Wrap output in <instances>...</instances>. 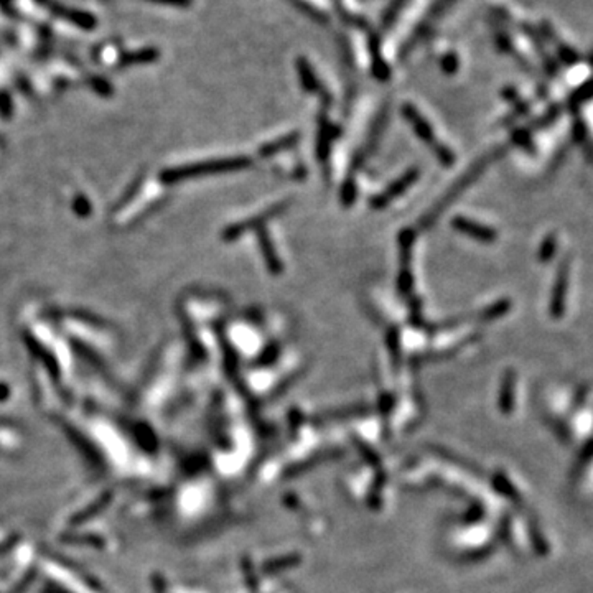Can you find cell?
Masks as SVG:
<instances>
[{"instance_id": "cell-1", "label": "cell", "mask_w": 593, "mask_h": 593, "mask_svg": "<svg viewBox=\"0 0 593 593\" xmlns=\"http://www.w3.org/2000/svg\"><path fill=\"white\" fill-rule=\"evenodd\" d=\"M493 157L495 155H490V157H483L480 162H478L476 165H473V167L468 170V172L463 175L462 178H458L457 182H455V185L450 188V190L445 193V195L442 196V200L439 201V203H437L434 208H432L429 213H427V216L424 219H422V223H424V228H430V226H434V223L437 221V219L440 218V214L444 213L445 210H447V206H450L453 203L455 200H457V198L462 195L463 191L467 190L468 186L471 185L473 182L476 180L478 177H480V175L483 173V170L486 168V165H490V162L491 160H493Z\"/></svg>"}, {"instance_id": "cell-2", "label": "cell", "mask_w": 593, "mask_h": 593, "mask_svg": "<svg viewBox=\"0 0 593 593\" xmlns=\"http://www.w3.org/2000/svg\"><path fill=\"white\" fill-rule=\"evenodd\" d=\"M402 112H404V116H406L407 121L411 122V126L413 127V131H416V134L419 136L420 139L424 140L425 144L435 152L437 159L440 160V163L445 165V167H450V165H453V162H455L453 152L450 150L448 147L442 145L439 140H437V137L434 134V131H432V127L429 126V122H427L425 119L422 117L419 112H417V109L412 108L411 104H406V105H404Z\"/></svg>"}, {"instance_id": "cell-3", "label": "cell", "mask_w": 593, "mask_h": 593, "mask_svg": "<svg viewBox=\"0 0 593 593\" xmlns=\"http://www.w3.org/2000/svg\"><path fill=\"white\" fill-rule=\"evenodd\" d=\"M291 205H292V200L280 201V203L270 206L269 210L262 211L261 214L254 216V218H249V219H246V221H242V223H239V224H234V226L228 228L226 231L223 233V236H224V239H226V241H233V239H237L239 236H242V234H244V233L251 231V229H261V228H264L265 223L270 221V219L277 218V216L282 214L284 211H287V208Z\"/></svg>"}, {"instance_id": "cell-4", "label": "cell", "mask_w": 593, "mask_h": 593, "mask_svg": "<svg viewBox=\"0 0 593 593\" xmlns=\"http://www.w3.org/2000/svg\"><path fill=\"white\" fill-rule=\"evenodd\" d=\"M417 178H419V170L409 168L401 178H397V180L390 183V185L386 188L383 193H379V195H376L374 198H372V200L369 201V206L372 210L386 208V206H388L390 201H394L399 195H402L404 191L409 190V188L412 186V183L416 182Z\"/></svg>"}, {"instance_id": "cell-5", "label": "cell", "mask_w": 593, "mask_h": 593, "mask_svg": "<svg viewBox=\"0 0 593 593\" xmlns=\"http://www.w3.org/2000/svg\"><path fill=\"white\" fill-rule=\"evenodd\" d=\"M452 226L457 229V231L476 239V241L493 242L496 239V233L493 231V229L483 226V224L480 223L471 221V219L462 218V216H455V218L452 219Z\"/></svg>"}, {"instance_id": "cell-6", "label": "cell", "mask_w": 593, "mask_h": 593, "mask_svg": "<svg viewBox=\"0 0 593 593\" xmlns=\"http://www.w3.org/2000/svg\"><path fill=\"white\" fill-rule=\"evenodd\" d=\"M257 242H259V249L261 254L264 257L265 265H268L269 272L274 275H279L284 270V264L282 261H280V257L277 256V252L274 249L272 241H270L269 233L265 231L264 228L257 229Z\"/></svg>"}, {"instance_id": "cell-7", "label": "cell", "mask_w": 593, "mask_h": 593, "mask_svg": "<svg viewBox=\"0 0 593 593\" xmlns=\"http://www.w3.org/2000/svg\"><path fill=\"white\" fill-rule=\"evenodd\" d=\"M298 140H300V134H298V132H292V134L280 137L279 140L269 142V144L261 147L259 157H262V159L274 157V155L279 154V152H284L287 149H292V147H295L298 144Z\"/></svg>"}, {"instance_id": "cell-8", "label": "cell", "mask_w": 593, "mask_h": 593, "mask_svg": "<svg viewBox=\"0 0 593 593\" xmlns=\"http://www.w3.org/2000/svg\"><path fill=\"white\" fill-rule=\"evenodd\" d=\"M332 131H333L332 124H326L321 121L320 136H319V140H316V154H319V159L321 160V162L328 160L330 149H332V142L335 137L338 136V132H332Z\"/></svg>"}, {"instance_id": "cell-9", "label": "cell", "mask_w": 593, "mask_h": 593, "mask_svg": "<svg viewBox=\"0 0 593 593\" xmlns=\"http://www.w3.org/2000/svg\"><path fill=\"white\" fill-rule=\"evenodd\" d=\"M412 272L411 268H401L399 270V277H397V291L401 293L402 297H409L412 292Z\"/></svg>"}, {"instance_id": "cell-10", "label": "cell", "mask_w": 593, "mask_h": 593, "mask_svg": "<svg viewBox=\"0 0 593 593\" xmlns=\"http://www.w3.org/2000/svg\"><path fill=\"white\" fill-rule=\"evenodd\" d=\"M356 193H358L356 183H355V180H353V177H349L346 183H344L343 188H342V205H344V206L351 205L353 201H355Z\"/></svg>"}, {"instance_id": "cell-11", "label": "cell", "mask_w": 593, "mask_h": 593, "mask_svg": "<svg viewBox=\"0 0 593 593\" xmlns=\"http://www.w3.org/2000/svg\"><path fill=\"white\" fill-rule=\"evenodd\" d=\"M386 342H388V346L390 349V355L395 361H399V355H401V346H399V332L397 328H390L388 332V337H386Z\"/></svg>"}]
</instances>
